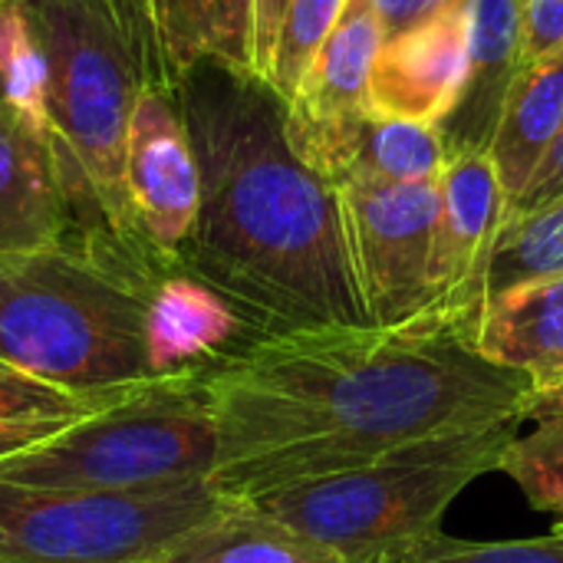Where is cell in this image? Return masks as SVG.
I'll return each instance as SVG.
<instances>
[{
    "label": "cell",
    "instance_id": "obj_3",
    "mask_svg": "<svg viewBox=\"0 0 563 563\" xmlns=\"http://www.w3.org/2000/svg\"><path fill=\"white\" fill-rule=\"evenodd\" d=\"M23 10L49 66V145L73 247L155 284L165 271L135 228L125 188L129 119L142 89L162 82L145 0H26Z\"/></svg>",
    "mask_w": 563,
    "mask_h": 563
},
{
    "label": "cell",
    "instance_id": "obj_1",
    "mask_svg": "<svg viewBox=\"0 0 563 563\" xmlns=\"http://www.w3.org/2000/svg\"><path fill=\"white\" fill-rule=\"evenodd\" d=\"M475 333L472 323L422 313L399 327L247 340L205 369L218 422L211 485L247 501L429 435L528 419L534 386L492 366Z\"/></svg>",
    "mask_w": 563,
    "mask_h": 563
},
{
    "label": "cell",
    "instance_id": "obj_20",
    "mask_svg": "<svg viewBox=\"0 0 563 563\" xmlns=\"http://www.w3.org/2000/svg\"><path fill=\"white\" fill-rule=\"evenodd\" d=\"M445 165H449V152L439 125L369 115L343 181L422 185V181H439Z\"/></svg>",
    "mask_w": 563,
    "mask_h": 563
},
{
    "label": "cell",
    "instance_id": "obj_10",
    "mask_svg": "<svg viewBox=\"0 0 563 563\" xmlns=\"http://www.w3.org/2000/svg\"><path fill=\"white\" fill-rule=\"evenodd\" d=\"M125 188L148 254L165 274L178 271L181 251L198 224L201 172L175 92L162 82L142 89L129 119Z\"/></svg>",
    "mask_w": 563,
    "mask_h": 563
},
{
    "label": "cell",
    "instance_id": "obj_23",
    "mask_svg": "<svg viewBox=\"0 0 563 563\" xmlns=\"http://www.w3.org/2000/svg\"><path fill=\"white\" fill-rule=\"evenodd\" d=\"M558 274H563V198L534 214L508 218L501 224L488 264V297L525 280Z\"/></svg>",
    "mask_w": 563,
    "mask_h": 563
},
{
    "label": "cell",
    "instance_id": "obj_28",
    "mask_svg": "<svg viewBox=\"0 0 563 563\" xmlns=\"http://www.w3.org/2000/svg\"><path fill=\"white\" fill-rule=\"evenodd\" d=\"M563 198V129L558 132V139L551 142V148L544 152V158L538 162L534 175L528 178V185L521 188V195L515 201H508L505 221L508 218H525L534 214L554 201Z\"/></svg>",
    "mask_w": 563,
    "mask_h": 563
},
{
    "label": "cell",
    "instance_id": "obj_19",
    "mask_svg": "<svg viewBox=\"0 0 563 563\" xmlns=\"http://www.w3.org/2000/svg\"><path fill=\"white\" fill-rule=\"evenodd\" d=\"M145 563H340L330 551L271 521L244 501H231L211 521L175 538Z\"/></svg>",
    "mask_w": 563,
    "mask_h": 563
},
{
    "label": "cell",
    "instance_id": "obj_8",
    "mask_svg": "<svg viewBox=\"0 0 563 563\" xmlns=\"http://www.w3.org/2000/svg\"><path fill=\"white\" fill-rule=\"evenodd\" d=\"M336 188L366 320L399 327L422 317L432 284L439 181H343Z\"/></svg>",
    "mask_w": 563,
    "mask_h": 563
},
{
    "label": "cell",
    "instance_id": "obj_6",
    "mask_svg": "<svg viewBox=\"0 0 563 563\" xmlns=\"http://www.w3.org/2000/svg\"><path fill=\"white\" fill-rule=\"evenodd\" d=\"M218 422L205 373L135 386L46 442L0 459V482L66 492H152L211 482Z\"/></svg>",
    "mask_w": 563,
    "mask_h": 563
},
{
    "label": "cell",
    "instance_id": "obj_32",
    "mask_svg": "<svg viewBox=\"0 0 563 563\" xmlns=\"http://www.w3.org/2000/svg\"><path fill=\"white\" fill-rule=\"evenodd\" d=\"M10 3H26V0H0V7H10Z\"/></svg>",
    "mask_w": 563,
    "mask_h": 563
},
{
    "label": "cell",
    "instance_id": "obj_27",
    "mask_svg": "<svg viewBox=\"0 0 563 563\" xmlns=\"http://www.w3.org/2000/svg\"><path fill=\"white\" fill-rule=\"evenodd\" d=\"M563 46V0H521V66Z\"/></svg>",
    "mask_w": 563,
    "mask_h": 563
},
{
    "label": "cell",
    "instance_id": "obj_21",
    "mask_svg": "<svg viewBox=\"0 0 563 563\" xmlns=\"http://www.w3.org/2000/svg\"><path fill=\"white\" fill-rule=\"evenodd\" d=\"M531 432H518L501 468L531 501L534 511L558 515L563 508V386L534 393L528 402Z\"/></svg>",
    "mask_w": 563,
    "mask_h": 563
},
{
    "label": "cell",
    "instance_id": "obj_12",
    "mask_svg": "<svg viewBox=\"0 0 563 563\" xmlns=\"http://www.w3.org/2000/svg\"><path fill=\"white\" fill-rule=\"evenodd\" d=\"M468 16L472 0H462L435 20L383 40L369 73L373 115L439 125L452 112L468 73Z\"/></svg>",
    "mask_w": 563,
    "mask_h": 563
},
{
    "label": "cell",
    "instance_id": "obj_24",
    "mask_svg": "<svg viewBox=\"0 0 563 563\" xmlns=\"http://www.w3.org/2000/svg\"><path fill=\"white\" fill-rule=\"evenodd\" d=\"M343 7H346V0H290L287 3L277 49H274L271 79H267V89L284 106L294 99L297 86L303 82L307 69L313 66V59L323 49L327 36L333 33Z\"/></svg>",
    "mask_w": 563,
    "mask_h": 563
},
{
    "label": "cell",
    "instance_id": "obj_16",
    "mask_svg": "<svg viewBox=\"0 0 563 563\" xmlns=\"http://www.w3.org/2000/svg\"><path fill=\"white\" fill-rule=\"evenodd\" d=\"M145 10L158 73L168 89L205 63L257 79V0H145Z\"/></svg>",
    "mask_w": 563,
    "mask_h": 563
},
{
    "label": "cell",
    "instance_id": "obj_11",
    "mask_svg": "<svg viewBox=\"0 0 563 563\" xmlns=\"http://www.w3.org/2000/svg\"><path fill=\"white\" fill-rule=\"evenodd\" d=\"M508 198L488 152L449 158L439 178V221L426 313L478 330L488 297V264L505 224Z\"/></svg>",
    "mask_w": 563,
    "mask_h": 563
},
{
    "label": "cell",
    "instance_id": "obj_18",
    "mask_svg": "<svg viewBox=\"0 0 563 563\" xmlns=\"http://www.w3.org/2000/svg\"><path fill=\"white\" fill-rule=\"evenodd\" d=\"M563 129V46L521 66L515 76L501 122L492 139V162L498 168L505 198L515 201L538 162Z\"/></svg>",
    "mask_w": 563,
    "mask_h": 563
},
{
    "label": "cell",
    "instance_id": "obj_33",
    "mask_svg": "<svg viewBox=\"0 0 563 563\" xmlns=\"http://www.w3.org/2000/svg\"><path fill=\"white\" fill-rule=\"evenodd\" d=\"M554 518H558V528H563V508L558 511V515H554Z\"/></svg>",
    "mask_w": 563,
    "mask_h": 563
},
{
    "label": "cell",
    "instance_id": "obj_9",
    "mask_svg": "<svg viewBox=\"0 0 563 563\" xmlns=\"http://www.w3.org/2000/svg\"><path fill=\"white\" fill-rule=\"evenodd\" d=\"M383 23L369 0H346L333 33L284 106V135L294 155L340 185L373 115L369 73L383 46Z\"/></svg>",
    "mask_w": 563,
    "mask_h": 563
},
{
    "label": "cell",
    "instance_id": "obj_26",
    "mask_svg": "<svg viewBox=\"0 0 563 563\" xmlns=\"http://www.w3.org/2000/svg\"><path fill=\"white\" fill-rule=\"evenodd\" d=\"M132 393V389H129ZM119 396H76L40 379H30L0 363V422H33V419H79L89 416Z\"/></svg>",
    "mask_w": 563,
    "mask_h": 563
},
{
    "label": "cell",
    "instance_id": "obj_14",
    "mask_svg": "<svg viewBox=\"0 0 563 563\" xmlns=\"http://www.w3.org/2000/svg\"><path fill=\"white\" fill-rule=\"evenodd\" d=\"M521 73V0H472L468 73L439 122L449 158L488 152L515 76Z\"/></svg>",
    "mask_w": 563,
    "mask_h": 563
},
{
    "label": "cell",
    "instance_id": "obj_13",
    "mask_svg": "<svg viewBox=\"0 0 563 563\" xmlns=\"http://www.w3.org/2000/svg\"><path fill=\"white\" fill-rule=\"evenodd\" d=\"M251 336L244 320L198 277L168 271L155 280L145 303L148 379L205 373L238 353Z\"/></svg>",
    "mask_w": 563,
    "mask_h": 563
},
{
    "label": "cell",
    "instance_id": "obj_31",
    "mask_svg": "<svg viewBox=\"0 0 563 563\" xmlns=\"http://www.w3.org/2000/svg\"><path fill=\"white\" fill-rule=\"evenodd\" d=\"M373 563H399V561H396V554H383V558H376Z\"/></svg>",
    "mask_w": 563,
    "mask_h": 563
},
{
    "label": "cell",
    "instance_id": "obj_4",
    "mask_svg": "<svg viewBox=\"0 0 563 563\" xmlns=\"http://www.w3.org/2000/svg\"><path fill=\"white\" fill-rule=\"evenodd\" d=\"M152 287L69 244L0 254V363L76 396L129 393L148 383Z\"/></svg>",
    "mask_w": 563,
    "mask_h": 563
},
{
    "label": "cell",
    "instance_id": "obj_17",
    "mask_svg": "<svg viewBox=\"0 0 563 563\" xmlns=\"http://www.w3.org/2000/svg\"><path fill=\"white\" fill-rule=\"evenodd\" d=\"M475 346L492 366L525 376L534 393L563 386V274L488 297Z\"/></svg>",
    "mask_w": 563,
    "mask_h": 563
},
{
    "label": "cell",
    "instance_id": "obj_22",
    "mask_svg": "<svg viewBox=\"0 0 563 563\" xmlns=\"http://www.w3.org/2000/svg\"><path fill=\"white\" fill-rule=\"evenodd\" d=\"M0 102L49 142V66L23 3L0 7Z\"/></svg>",
    "mask_w": 563,
    "mask_h": 563
},
{
    "label": "cell",
    "instance_id": "obj_29",
    "mask_svg": "<svg viewBox=\"0 0 563 563\" xmlns=\"http://www.w3.org/2000/svg\"><path fill=\"white\" fill-rule=\"evenodd\" d=\"M379 23H383V36L393 40L399 33H409L429 20H435L439 13H445L449 7L462 3V0H369Z\"/></svg>",
    "mask_w": 563,
    "mask_h": 563
},
{
    "label": "cell",
    "instance_id": "obj_7",
    "mask_svg": "<svg viewBox=\"0 0 563 563\" xmlns=\"http://www.w3.org/2000/svg\"><path fill=\"white\" fill-rule=\"evenodd\" d=\"M228 505L211 482L152 492L0 482V563H145Z\"/></svg>",
    "mask_w": 563,
    "mask_h": 563
},
{
    "label": "cell",
    "instance_id": "obj_30",
    "mask_svg": "<svg viewBox=\"0 0 563 563\" xmlns=\"http://www.w3.org/2000/svg\"><path fill=\"white\" fill-rule=\"evenodd\" d=\"M82 419V416H79ZM76 419H33V422H0V459L16 455L23 449H33L66 429Z\"/></svg>",
    "mask_w": 563,
    "mask_h": 563
},
{
    "label": "cell",
    "instance_id": "obj_5",
    "mask_svg": "<svg viewBox=\"0 0 563 563\" xmlns=\"http://www.w3.org/2000/svg\"><path fill=\"white\" fill-rule=\"evenodd\" d=\"M525 416L409 442L366 465L247 498L254 511L330 551L340 563H373L442 531L449 505L498 472Z\"/></svg>",
    "mask_w": 563,
    "mask_h": 563
},
{
    "label": "cell",
    "instance_id": "obj_25",
    "mask_svg": "<svg viewBox=\"0 0 563 563\" xmlns=\"http://www.w3.org/2000/svg\"><path fill=\"white\" fill-rule=\"evenodd\" d=\"M396 554L399 563H563V528L521 541H462L435 531Z\"/></svg>",
    "mask_w": 563,
    "mask_h": 563
},
{
    "label": "cell",
    "instance_id": "obj_15",
    "mask_svg": "<svg viewBox=\"0 0 563 563\" xmlns=\"http://www.w3.org/2000/svg\"><path fill=\"white\" fill-rule=\"evenodd\" d=\"M73 247L53 145L0 102V254Z\"/></svg>",
    "mask_w": 563,
    "mask_h": 563
},
{
    "label": "cell",
    "instance_id": "obj_2",
    "mask_svg": "<svg viewBox=\"0 0 563 563\" xmlns=\"http://www.w3.org/2000/svg\"><path fill=\"white\" fill-rule=\"evenodd\" d=\"M172 92L201 172L198 224L178 271L208 284L251 336L373 327L340 188L294 155L284 102L211 63Z\"/></svg>",
    "mask_w": 563,
    "mask_h": 563
}]
</instances>
